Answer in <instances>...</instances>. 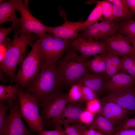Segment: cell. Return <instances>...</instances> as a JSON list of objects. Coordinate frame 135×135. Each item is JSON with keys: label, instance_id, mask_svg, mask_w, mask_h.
I'll use <instances>...</instances> for the list:
<instances>
[{"label": "cell", "instance_id": "obj_1", "mask_svg": "<svg viewBox=\"0 0 135 135\" xmlns=\"http://www.w3.org/2000/svg\"><path fill=\"white\" fill-rule=\"evenodd\" d=\"M16 30L14 38L10 43L4 60L0 64V70L15 80L17 66L26 56L27 48L38 37L33 33L22 34Z\"/></svg>", "mask_w": 135, "mask_h": 135}, {"label": "cell", "instance_id": "obj_2", "mask_svg": "<svg viewBox=\"0 0 135 135\" xmlns=\"http://www.w3.org/2000/svg\"><path fill=\"white\" fill-rule=\"evenodd\" d=\"M56 62L42 69L24 91L34 96L39 102L44 96L59 91L62 82Z\"/></svg>", "mask_w": 135, "mask_h": 135}, {"label": "cell", "instance_id": "obj_3", "mask_svg": "<svg viewBox=\"0 0 135 135\" xmlns=\"http://www.w3.org/2000/svg\"><path fill=\"white\" fill-rule=\"evenodd\" d=\"M86 61L71 46L68 48L63 58L56 62L62 83L71 86L89 72L86 66Z\"/></svg>", "mask_w": 135, "mask_h": 135}, {"label": "cell", "instance_id": "obj_4", "mask_svg": "<svg viewBox=\"0 0 135 135\" xmlns=\"http://www.w3.org/2000/svg\"><path fill=\"white\" fill-rule=\"evenodd\" d=\"M38 38L42 62V69L60 60L65 52L71 46L74 39L64 40L47 34Z\"/></svg>", "mask_w": 135, "mask_h": 135}, {"label": "cell", "instance_id": "obj_5", "mask_svg": "<svg viewBox=\"0 0 135 135\" xmlns=\"http://www.w3.org/2000/svg\"><path fill=\"white\" fill-rule=\"evenodd\" d=\"M32 46L31 50L21 62L15 76L17 84L24 88L37 75L42 67L38 39Z\"/></svg>", "mask_w": 135, "mask_h": 135}, {"label": "cell", "instance_id": "obj_6", "mask_svg": "<svg viewBox=\"0 0 135 135\" xmlns=\"http://www.w3.org/2000/svg\"><path fill=\"white\" fill-rule=\"evenodd\" d=\"M22 88L18 97L22 118L32 132L44 130L42 119L39 112V102L34 96L24 91Z\"/></svg>", "mask_w": 135, "mask_h": 135}, {"label": "cell", "instance_id": "obj_7", "mask_svg": "<svg viewBox=\"0 0 135 135\" xmlns=\"http://www.w3.org/2000/svg\"><path fill=\"white\" fill-rule=\"evenodd\" d=\"M69 102L67 94L59 91L42 98L39 104L43 122L50 121L54 123Z\"/></svg>", "mask_w": 135, "mask_h": 135}, {"label": "cell", "instance_id": "obj_8", "mask_svg": "<svg viewBox=\"0 0 135 135\" xmlns=\"http://www.w3.org/2000/svg\"><path fill=\"white\" fill-rule=\"evenodd\" d=\"M16 10L20 13V34L33 33L38 36L48 33L49 27L44 25L30 13L28 1L14 0Z\"/></svg>", "mask_w": 135, "mask_h": 135}, {"label": "cell", "instance_id": "obj_9", "mask_svg": "<svg viewBox=\"0 0 135 135\" xmlns=\"http://www.w3.org/2000/svg\"><path fill=\"white\" fill-rule=\"evenodd\" d=\"M118 23L113 21H102L96 22L83 30L76 38H84L103 42L117 34Z\"/></svg>", "mask_w": 135, "mask_h": 135}, {"label": "cell", "instance_id": "obj_10", "mask_svg": "<svg viewBox=\"0 0 135 135\" xmlns=\"http://www.w3.org/2000/svg\"><path fill=\"white\" fill-rule=\"evenodd\" d=\"M18 99L10 107L5 124L6 130L2 135H32L23 122Z\"/></svg>", "mask_w": 135, "mask_h": 135}, {"label": "cell", "instance_id": "obj_11", "mask_svg": "<svg viewBox=\"0 0 135 135\" xmlns=\"http://www.w3.org/2000/svg\"><path fill=\"white\" fill-rule=\"evenodd\" d=\"M103 102H112L117 104L128 112L135 113V87L121 88L110 93L102 99Z\"/></svg>", "mask_w": 135, "mask_h": 135}, {"label": "cell", "instance_id": "obj_12", "mask_svg": "<svg viewBox=\"0 0 135 135\" xmlns=\"http://www.w3.org/2000/svg\"><path fill=\"white\" fill-rule=\"evenodd\" d=\"M71 46L76 51H78L81 56L86 59L90 56L108 52L103 42L84 38L74 39Z\"/></svg>", "mask_w": 135, "mask_h": 135}, {"label": "cell", "instance_id": "obj_13", "mask_svg": "<svg viewBox=\"0 0 135 135\" xmlns=\"http://www.w3.org/2000/svg\"><path fill=\"white\" fill-rule=\"evenodd\" d=\"M108 52L120 56H135V52L131 45L129 37L118 33L103 41Z\"/></svg>", "mask_w": 135, "mask_h": 135}, {"label": "cell", "instance_id": "obj_14", "mask_svg": "<svg viewBox=\"0 0 135 135\" xmlns=\"http://www.w3.org/2000/svg\"><path fill=\"white\" fill-rule=\"evenodd\" d=\"M64 17V21L62 24L56 27H50L49 34L67 40L76 38L78 32L82 30L84 21L72 22Z\"/></svg>", "mask_w": 135, "mask_h": 135}, {"label": "cell", "instance_id": "obj_15", "mask_svg": "<svg viewBox=\"0 0 135 135\" xmlns=\"http://www.w3.org/2000/svg\"><path fill=\"white\" fill-rule=\"evenodd\" d=\"M135 77L124 73L117 74L106 80L102 90L109 93L118 89L134 86Z\"/></svg>", "mask_w": 135, "mask_h": 135}, {"label": "cell", "instance_id": "obj_16", "mask_svg": "<svg viewBox=\"0 0 135 135\" xmlns=\"http://www.w3.org/2000/svg\"><path fill=\"white\" fill-rule=\"evenodd\" d=\"M84 110L81 104L69 102L54 124L56 126L64 123L79 122L81 115Z\"/></svg>", "mask_w": 135, "mask_h": 135}, {"label": "cell", "instance_id": "obj_17", "mask_svg": "<svg viewBox=\"0 0 135 135\" xmlns=\"http://www.w3.org/2000/svg\"><path fill=\"white\" fill-rule=\"evenodd\" d=\"M99 113L100 115L109 120L114 125L123 119L128 114L119 105L110 102H104Z\"/></svg>", "mask_w": 135, "mask_h": 135}, {"label": "cell", "instance_id": "obj_18", "mask_svg": "<svg viewBox=\"0 0 135 135\" xmlns=\"http://www.w3.org/2000/svg\"><path fill=\"white\" fill-rule=\"evenodd\" d=\"M16 10L14 0L0 1V25L6 22H12L14 24H20V18L17 16Z\"/></svg>", "mask_w": 135, "mask_h": 135}, {"label": "cell", "instance_id": "obj_19", "mask_svg": "<svg viewBox=\"0 0 135 135\" xmlns=\"http://www.w3.org/2000/svg\"><path fill=\"white\" fill-rule=\"evenodd\" d=\"M106 81L104 72L97 74L90 72L80 79L77 83L88 87L97 93L102 90Z\"/></svg>", "mask_w": 135, "mask_h": 135}, {"label": "cell", "instance_id": "obj_20", "mask_svg": "<svg viewBox=\"0 0 135 135\" xmlns=\"http://www.w3.org/2000/svg\"><path fill=\"white\" fill-rule=\"evenodd\" d=\"M114 126L109 120L100 114L95 116L90 128L97 130L104 135H112L116 132Z\"/></svg>", "mask_w": 135, "mask_h": 135}, {"label": "cell", "instance_id": "obj_21", "mask_svg": "<svg viewBox=\"0 0 135 135\" xmlns=\"http://www.w3.org/2000/svg\"><path fill=\"white\" fill-rule=\"evenodd\" d=\"M18 85L15 86L0 85V100L6 101L10 107L13 102L18 99V95L23 88Z\"/></svg>", "mask_w": 135, "mask_h": 135}, {"label": "cell", "instance_id": "obj_22", "mask_svg": "<svg viewBox=\"0 0 135 135\" xmlns=\"http://www.w3.org/2000/svg\"><path fill=\"white\" fill-rule=\"evenodd\" d=\"M112 4L114 20L120 22L129 20L132 12L122 0H106Z\"/></svg>", "mask_w": 135, "mask_h": 135}, {"label": "cell", "instance_id": "obj_23", "mask_svg": "<svg viewBox=\"0 0 135 135\" xmlns=\"http://www.w3.org/2000/svg\"><path fill=\"white\" fill-rule=\"evenodd\" d=\"M86 66L90 72L94 74L104 73L106 70V62L102 54L94 56L92 58L86 61Z\"/></svg>", "mask_w": 135, "mask_h": 135}, {"label": "cell", "instance_id": "obj_24", "mask_svg": "<svg viewBox=\"0 0 135 135\" xmlns=\"http://www.w3.org/2000/svg\"><path fill=\"white\" fill-rule=\"evenodd\" d=\"M86 2L89 4L98 3L100 5L104 20L110 22L114 20L112 4L106 0L102 1L90 0Z\"/></svg>", "mask_w": 135, "mask_h": 135}, {"label": "cell", "instance_id": "obj_25", "mask_svg": "<svg viewBox=\"0 0 135 135\" xmlns=\"http://www.w3.org/2000/svg\"><path fill=\"white\" fill-rule=\"evenodd\" d=\"M96 6L91 12L86 20L84 21L82 30L92 25L99 20H104V18L102 17V14L100 5L98 3H96Z\"/></svg>", "mask_w": 135, "mask_h": 135}, {"label": "cell", "instance_id": "obj_26", "mask_svg": "<svg viewBox=\"0 0 135 135\" xmlns=\"http://www.w3.org/2000/svg\"><path fill=\"white\" fill-rule=\"evenodd\" d=\"M118 32L135 38V21L129 20L118 23Z\"/></svg>", "mask_w": 135, "mask_h": 135}, {"label": "cell", "instance_id": "obj_27", "mask_svg": "<svg viewBox=\"0 0 135 135\" xmlns=\"http://www.w3.org/2000/svg\"><path fill=\"white\" fill-rule=\"evenodd\" d=\"M102 54L105 58L106 63V69L104 73L106 80L115 75L121 73L112 62L110 53L108 52Z\"/></svg>", "mask_w": 135, "mask_h": 135}, {"label": "cell", "instance_id": "obj_28", "mask_svg": "<svg viewBox=\"0 0 135 135\" xmlns=\"http://www.w3.org/2000/svg\"><path fill=\"white\" fill-rule=\"evenodd\" d=\"M82 93V85L77 83L72 85L67 94L69 102H77L81 98Z\"/></svg>", "mask_w": 135, "mask_h": 135}, {"label": "cell", "instance_id": "obj_29", "mask_svg": "<svg viewBox=\"0 0 135 135\" xmlns=\"http://www.w3.org/2000/svg\"><path fill=\"white\" fill-rule=\"evenodd\" d=\"M97 98V93L88 87L82 85L81 96L78 102L82 104L84 102Z\"/></svg>", "mask_w": 135, "mask_h": 135}, {"label": "cell", "instance_id": "obj_30", "mask_svg": "<svg viewBox=\"0 0 135 135\" xmlns=\"http://www.w3.org/2000/svg\"><path fill=\"white\" fill-rule=\"evenodd\" d=\"M10 108L8 104L0 101V135L3 134L6 131L5 120L6 112Z\"/></svg>", "mask_w": 135, "mask_h": 135}, {"label": "cell", "instance_id": "obj_31", "mask_svg": "<svg viewBox=\"0 0 135 135\" xmlns=\"http://www.w3.org/2000/svg\"><path fill=\"white\" fill-rule=\"evenodd\" d=\"M101 107L100 102L97 98L86 102V109L94 114L100 112Z\"/></svg>", "mask_w": 135, "mask_h": 135}, {"label": "cell", "instance_id": "obj_32", "mask_svg": "<svg viewBox=\"0 0 135 135\" xmlns=\"http://www.w3.org/2000/svg\"><path fill=\"white\" fill-rule=\"evenodd\" d=\"M122 67L124 71H127L135 65V56L127 55L122 58Z\"/></svg>", "mask_w": 135, "mask_h": 135}, {"label": "cell", "instance_id": "obj_33", "mask_svg": "<svg viewBox=\"0 0 135 135\" xmlns=\"http://www.w3.org/2000/svg\"><path fill=\"white\" fill-rule=\"evenodd\" d=\"M20 29V24H12L10 27L0 28V44L3 43L6 40V36L12 30L15 29L19 30Z\"/></svg>", "mask_w": 135, "mask_h": 135}, {"label": "cell", "instance_id": "obj_34", "mask_svg": "<svg viewBox=\"0 0 135 135\" xmlns=\"http://www.w3.org/2000/svg\"><path fill=\"white\" fill-rule=\"evenodd\" d=\"M94 115L86 109H85L81 115L79 122L86 125L91 124L94 120Z\"/></svg>", "mask_w": 135, "mask_h": 135}, {"label": "cell", "instance_id": "obj_35", "mask_svg": "<svg viewBox=\"0 0 135 135\" xmlns=\"http://www.w3.org/2000/svg\"><path fill=\"white\" fill-rule=\"evenodd\" d=\"M115 128L116 132L122 129L135 128V118L125 119Z\"/></svg>", "mask_w": 135, "mask_h": 135}, {"label": "cell", "instance_id": "obj_36", "mask_svg": "<svg viewBox=\"0 0 135 135\" xmlns=\"http://www.w3.org/2000/svg\"><path fill=\"white\" fill-rule=\"evenodd\" d=\"M64 130L67 135H82L78 128L75 125H70V124L64 123Z\"/></svg>", "mask_w": 135, "mask_h": 135}, {"label": "cell", "instance_id": "obj_37", "mask_svg": "<svg viewBox=\"0 0 135 135\" xmlns=\"http://www.w3.org/2000/svg\"><path fill=\"white\" fill-rule=\"evenodd\" d=\"M64 131L61 126L58 124L56 126L55 130L49 131L44 130L39 133L38 135H62Z\"/></svg>", "mask_w": 135, "mask_h": 135}, {"label": "cell", "instance_id": "obj_38", "mask_svg": "<svg viewBox=\"0 0 135 135\" xmlns=\"http://www.w3.org/2000/svg\"><path fill=\"white\" fill-rule=\"evenodd\" d=\"M10 39L7 38L4 42L0 44V63L4 60L9 45L11 42Z\"/></svg>", "mask_w": 135, "mask_h": 135}, {"label": "cell", "instance_id": "obj_39", "mask_svg": "<svg viewBox=\"0 0 135 135\" xmlns=\"http://www.w3.org/2000/svg\"><path fill=\"white\" fill-rule=\"evenodd\" d=\"M112 135H135V128L120 130L116 131Z\"/></svg>", "mask_w": 135, "mask_h": 135}, {"label": "cell", "instance_id": "obj_40", "mask_svg": "<svg viewBox=\"0 0 135 135\" xmlns=\"http://www.w3.org/2000/svg\"><path fill=\"white\" fill-rule=\"evenodd\" d=\"M132 13L135 14V0H122Z\"/></svg>", "mask_w": 135, "mask_h": 135}, {"label": "cell", "instance_id": "obj_41", "mask_svg": "<svg viewBox=\"0 0 135 135\" xmlns=\"http://www.w3.org/2000/svg\"><path fill=\"white\" fill-rule=\"evenodd\" d=\"M126 74L128 73L130 75L135 77V65L128 70L126 72Z\"/></svg>", "mask_w": 135, "mask_h": 135}, {"label": "cell", "instance_id": "obj_42", "mask_svg": "<svg viewBox=\"0 0 135 135\" xmlns=\"http://www.w3.org/2000/svg\"><path fill=\"white\" fill-rule=\"evenodd\" d=\"M129 37L130 39L131 43L132 44V46L134 51L135 52V38L131 37Z\"/></svg>", "mask_w": 135, "mask_h": 135}, {"label": "cell", "instance_id": "obj_43", "mask_svg": "<svg viewBox=\"0 0 135 135\" xmlns=\"http://www.w3.org/2000/svg\"><path fill=\"white\" fill-rule=\"evenodd\" d=\"M96 135H104L101 132L98 130H96Z\"/></svg>", "mask_w": 135, "mask_h": 135}, {"label": "cell", "instance_id": "obj_44", "mask_svg": "<svg viewBox=\"0 0 135 135\" xmlns=\"http://www.w3.org/2000/svg\"><path fill=\"white\" fill-rule=\"evenodd\" d=\"M62 135H67L66 134V132H65L64 130V132H63V134H62Z\"/></svg>", "mask_w": 135, "mask_h": 135}, {"label": "cell", "instance_id": "obj_45", "mask_svg": "<svg viewBox=\"0 0 135 135\" xmlns=\"http://www.w3.org/2000/svg\"><path fill=\"white\" fill-rule=\"evenodd\" d=\"M134 86H135V84H134Z\"/></svg>", "mask_w": 135, "mask_h": 135}]
</instances>
